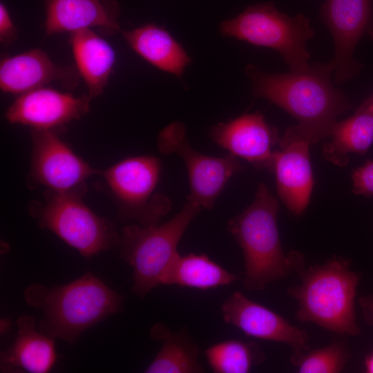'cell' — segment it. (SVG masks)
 <instances>
[{
  "label": "cell",
  "mask_w": 373,
  "mask_h": 373,
  "mask_svg": "<svg viewBox=\"0 0 373 373\" xmlns=\"http://www.w3.org/2000/svg\"><path fill=\"white\" fill-rule=\"evenodd\" d=\"M122 35L140 57L157 68L180 77L191 59L182 46L163 27L149 23Z\"/></svg>",
  "instance_id": "20"
},
{
  "label": "cell",
  "mask_w": 373,
  "mask_h": 373,
  "mask_svg": "<svg viewBox=\"0 0 373 373\" xmlns=\"http://www.w3.org/2000/svg\"><path fill=\"white\" fill-rule=\"evenodd\" d=\"M90 99L88 95L75 97L41 87L20 95L8 108L6 117L11 124L57 131L87 114Z\"/></svg>",
  "instance_id": "14"
},
{
  "label": "cell",
  "mask_w": 373,
  "mask_h": 373,
  "mask_svg": "<svg viewBox=\"0 0 373 373\" xmlns=\"http://www.w3.org/2000/svg\"><path fill=\"white\" fill-rule=\"evenodd\" d=\"M17 38V30L3 1L0 3V41L3 45L12 44Z\"/></svg>",
  "instance_id": "27"
},
{
  "label": "cell",
  "mask_w": 373,
  "mask_h": 373,
  "mask_svg": "<svg viewBox=\"0 0 373 373\" xmlns=\"http://www.w3.org/2000/svg\"><path fill=\"white\" fill-rule=\"evenodd\" d=\"M41 228L52 231L84 257H92L119 243L120 236L111 222L95 213L82 195L49 189L44 202L28 208Z\"/></svg>",
  "instance_id": "7"
},
{
  "label": "cell",
  "mask_w": 373,
  "mask_h": 373,
  "mask_svg": "<svg viewBox=\"0 0 373 373\" xmlns=\"http://www.w3.org/2000/svg\"><path fill=\"white\" fill-rule=\"evenodd\" d=\"M204 355L215 373H247L265 360L256 342L236 339L215 343L205 350Z\"/></svg>",
  "instance_id": "24"
},
{
  "label": "cell",
  "mask_w": 373,
  "mask_h": 373,
  "mask_svg": "<svg viewBox=\"0 0 373 373\" xmlns=\"http://www.w3.org/2000/svg\"><path fill=\"white\" fill-rule=\"evenodd\" d=\"M364 367L365 372L373 373V350L365 356Z\"/></svg>",
  "instance_id": "29"
},
{
  "label": "cell",
  "mask_w": 373,
  "mask_h": 373,
  "mask_svg": "<svg viewBox=\"0 0 373 373\" xmlns=\"http://www.w3.org/2000/svg\"><path fill=\"white\" fill-rule=\"evenodd\" d=\"M80 77L76 66H58L39 48L3 56L0 62V88L4 93L15 95L24 94L55 81L73 89Z\"/></svg>",
  "instance_id": "16"
},
{
  "label": "cell",
  "mask_w": 373,
  "mask_h": 373,
  "mask_svg": "<svg viewBox=\"0 0 373 373\" xmlns=\"http://www.w3.org/2000/svg\"><path fill=\"white\" fill-rule=\"evenodd\" d=\"M75 66L84 80L90 98L101 95L106 87L115 62L112 46L90 28L70 33Z\"/></svg>",
  "instance_id": "19"
},
{
  "label": "cell",
  "mask_w": 373,
  "mask_h": 373,
  "mask_svg": "<svg viewBox=\"0 0 373 373\" xmlns=\"http://www.w3.org/2000/svg\"><path fill=\"white\" fill-rule=\"evenodd\" d=\"M157 144L163 154L175 153L182 158L190 186L186 199L201 209H212L229 179L243 169L231 154L219 157L195 151L187 140L185 126L179 121L172 122L160 132Z\"/></svg>",
  "instance_id": "9"
},
{
  "label": "cell",
  "mask_w": 373,
  "mask_h": 373,
  "mask_svg": "<svg viewBox=\"0 0 373 373\" xmlns=\"http://www.w3.org/2000/svg\"><path fill=\"white\" fill-rule=\"evenodd\" d=\"M44 28L48 35L73 32L92 27L102 34L120 31V8L117 0H44Z\"/></svg>",
  "instance_id": "17"
},
{
  "label": "cell",
  "mask_w": 373,
  "mask_h": 373,
  "mask_svg": "<svg viewBox=\"0 0 373 373\" xmlns=\"http://www.w3.org/2000/svg\"><path fill=\"white\" fill-rule=\"evenodd\" d=\"M209 134L213 141L229 154L271 171L272 148L279 142L278 133L260 113H246L220 122L212 127Z\"/></svg>",
  "instance_id": "15"
},
{
  "label": "cell",
  "mask_w": 373,
  "mask_h": 373,
  "mask_svg": "<svg viewBox=\"0 0 373 373\" xmlns=\"http://www.w3.org/2000/svg\"><path fill=\"white\" fill-rule=\"evenodd\" d=\"M350 267V260L334 256L300 269V284L287 289L298 304L296 319L337 334H359L354 300L361 276Z\"/></svg>",
  "instance_id": "4"
},
{
  "label": "cell",
  "mask_w": 373,
  "mask_h": 373,
  "mask_svg": "<svg viewBox=\"0 0 373 373\" xmlns=\"http://www.w3.org/2000/svg\"><path fill=\"white\" fill-rule=\"evenodd\" d=\"M26 302L41 310L38 329L50 338L75 343L88 328L119 312L123 298L88 272L65 285L33 283L24 291Z\"/></svg>",
  "instance_id": "3"
},
{
  "label": "cell",
  "mask_w": 373,
  "mask_h": 373,
  "mask_svg": "<svg viewBox=\"0 0 373 373\" xmlns=\"http://www.w3.org/2000/svg\"><path fill=\"white\" fill-rule=\"evenodd\" d=\"M352 192L373 196V160H367L352 173Z\"/></svg>",
  "instance_id": "26"
},
{
  "label": "cell",
  "mask_w": 373,
  "mask_h": 373,
  "mask_svg": "<svg viewBox=\"0 0 373 373\" xmlns=\"http://www.w3.org/2000/svg\"><path fill=\"white\" fill-rule=\"evenodd\" d=\"M359 304L365 321L367 324L373 325V294L361 297Z\"/></svg>",
  "instance_id": "28"
},
{
  "label": "cell",
  "mask_w": 373,
  "mask_h": 373,
  "mask_svg": "<svg viewBox=\"0 0 373 373\" xmlns=\"http://www.w3.org/2000/svg\"><path fill=\"white\" fill-rule=\"evenodd\" d=\"M162 170L160 160L152 155L130 157L100 172L120 204L124 218L142 226L158 224L171 209L170 199L155 193Z\"/></svg>",
  "instance_id": "8"
},
{
  "label": "cell",
  "mask_w": 373,
  "mask_h": 373,
  "mask_svg": "<svg viewBox=\"0 0 373 373\" xmlns=\"http://www.w3.org/2000/svg\"><path fill=\"white\" fill-rule=\"evenodd\" d=\"M224 321L246 336L288 345L291 354H298L310 349L305 330L291 325L271 309L234 291L221 307Z\"/></svg>",
  "instance_id": "13"
},
{
  "label": "cell",
  "mask_w": 373,
  "mask_h": 373,
  "mask_svg": "<svg viewBox=\"0 0 373 373\" xmlns=\"http://www.w3.org/2000/svg\"><path fill=\"white\" fill-rule=\"evenodd\" d=\"M10 326H11V325H10V319L4 318V319L1 320V333L4 334L6 332H8V330L9 329Z\"/></svg>",
  "instance_id": "30"
},
{
  "label": "cell",
  "mask_w": 373,
  "mask_h": 373,
  "mask_svg": "<svg viewBox=\"0 0 373 373\" xmlns=\"http://www.w3.org/2000/svg\"><path fill=\"white\" fill-rule=\"evenodd\" d=\"M229 272L204 254H178L162 280V285H176L200 290L229 285L236 281Z\"/></svg>",
  "instance_id": "23"
},
{
  "label": "cell",
  "mask_w": 373,
  "mask_h": 373,
  "mask_svg": "<svg viewBox=\"0 0 373 373\" xmlns=\"http://www.w3.org/2000/svg\"><path fill=\"white\" fill-rule=\"evenodd\" d=\"M278 211L277 199L260 183L254 202L227 222V230L243 253L242 284L247 290H263L269 284L305 267L302 254H287L282 248L277 225Z\"/></svg>",
  "instance_id": "2"
},
{
  "label": "cell",
  "mask_w": 373,
  "mask_h": 373,
  "mask_svg": "<svg viewBox=\"0 0 373 373\" xmlns=\"http://www.w3.org/2000/svg\"><path fill=\"white\" fill-rule=\"evenodd\" d=\"M245 73L251 94L285 110L310 135L312 143L327 137L337 117L352 107L332 79L331 61L315 64L301 73H267L249 64Z\"/></svg>",
  "instance_id": "1"
},
{
  "label": "cell",
  "mask_w": 373,
  "mask_h": 373,
  "mask_svg": "<svg viewBox=\"0 0 373 373\" xmlns=\"http://www.w3.org/2000/svg\"><path fill=\"white\" fill-rule=\"evenodd\" d=\"M308 133L299 125L289 126L279 140L280 150L274 152L272 168L278 195L294 216L307 207L314 186Z\"/></svg>",
  "instance_id": "12"
},
{
  "label": "cell",
  "mask_w": 373,
  "mask_h": 373,
  "mask_svg": "<svg viewBox=\"0 0 373 373\" xmlns=\"http://www.w3.org/2000/svg\"><path fill=\"white\" fill-rule=\"evenodd\" d=\"M350 353L342 341L295 354L290 362L300 373H338L349 361Z\"/></svg>",
  "instance_id": "25"
},
{
  "label": "cell",
  "mask_w": 373,
  "mask_h": 373,
  "mask_svg": "<svg viewBox=\"0 0 373 373\" xmlns=\"http://www.w3.org/2000/svg\"><path fill=\"white\" fill-rule=\"evenodd\" d=\"M150 337L162 344L146 373H200L204 368L199 361L200 347L186 328L175 331L163 323L153 325Z\"/></svg>",
  "instance_id": "22"
},
{
  "label": "cell",
  "mask_w": 373,
  "mask_h": 373,
  "mask_svg": "<svg viewBox=\"0 0 373 373\" xmlns=\"http://www.w3.org/2000/svg\"><path fill=\"white\" fill-rule=\"evenodd\" d=\"M371 98V102H372V108H373V95L370 97Z\"/></svg>",
  "instance_id": "31"
},
{
  "label": "cell",
  "mask_w": 373,
  "mask_h": 373,
  "mask_svg": "<svg viewBox=\"0 0 373 373\" xmlns=\"http://www.w3.org/2000/svg\"><path fill=\"white\" fill-rule=\"evenodd\" d=\"M31 137L30 177L36 183L53 191L82 195L85 181L100 173L74 153L57 131L32 129Z\"/></svg>",
  "instance_id": "11"
},
{
  "label": "cell",
  "mask_w": 373,
  "mask_h": 373,
  "mask_svg": "<svg viewBox=\"0 0 373 373\" xmlns=\"http://www.w3.org/2000/svg\"><path fill=\"white\" fill-rule=\"evenodd\" d=\"M186 199L172 218L162 224L126 225L120 236V258L133 268L132 291L144 298L162 285L169 267L179 254L178 245L186 229L201 211Z\"/></svg>",
  "instance_id": "5"
},
{
  "label": "cell",
  "mask_w": 373,
  "mask_h": 373,
  "mask_svg": "<svg viewBox=\"0 0 373 373\" xmlns=\"http://www.w3.org/2000/svg\"><path fill=\"white\" fill-rule=\"evenodd\" d=\"M17 335L14 343L1 353V372L46 373L57 360L55 342L41 333L35 319L22 315L17 321Z\"/></svg>",
  "instance_id": "18"
},
{
  "label": "cell",
  "mask_w": 373,
  "mask_h": 373,
  "mask_svg": "<svg viewBox=\"0 0 373 373\" xmlns=\"http://www.w3.org/2000/svg\"><path fill=\"white\" fill-rule=\"evenodd\" d=\"M220 31L225 37L276 50L291 72L301 73L311 67L306 44L314 37L315 31L304 14L290 17L271 2L260 3L222 21Z\"/></svg>",
  "instance_id": "6"
},
{
  "label": "cell",
  "mask_w": 373,
  "mask_h": 373,
  "mask_svg": "<svg viewBox=\"0 0 373 373\" xmlns=\"http://www.w3.org/2000/svg\"><path fill=\"white\" fill-rule=\"evenodd\" d=\"M319 17L334 41V83L343 84L355 77L361 64L354 52L358 41L367 36L373 39V0H325Z\"/></svg>",
  "instance_id": "10"
},
{
  "label": "cell",
  "mask_w": 373,
  "mask_h": 373,
  "mask_svg": "<svg viewBox=\"0 0 373 373\" xmlns=\"http://www.w3.org/2000/svg\"><path fill=\"white\" fill-rule=\"evenodd\" d=\"M324 143V157L338 166L348 163L350 153L365 155L373 144V108L370 97L348 118L336 122Z\"/></svg>",
  "instance_id": "21"
}]
</instances>
